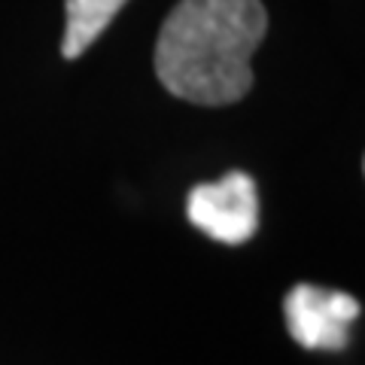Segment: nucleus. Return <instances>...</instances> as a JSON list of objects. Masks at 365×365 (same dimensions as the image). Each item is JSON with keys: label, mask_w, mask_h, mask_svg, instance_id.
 I'll return each instance as SVG.
<instances>
[{"label": "nucleus", "mask_w": 365, "mask_h": 365, "mask_svg": "<svg viewBox=\"0 0 365 365\" xmlns=\"http://www.w3.org/2000/svg\"><path fill=\"white\" fill-rule=\"evenodd\" d=\"M268 31L262 0H180L155 43V73L180 101L225 107L253 86L250 58Z\"/></svg>", "instance_id": "obj_1"}, {"label": "nucleus", "mask_w": 365, "mask_h": 365, "mask_svg": "<svg viewBox=\"0 0 365 365\" xmlns=\"http://www.w3.org/2000/svg\"><path fill=\"white\" fill-rule=\"evenodd\" d=\"M189 222L220 244H244L259 228L256 182L244 170H232L216 182H201L186 198Z\"/></svg>", "instance_id": "obj_2"}, {"label": "nucleus", "mask_w": 365, "mask_h": 365, "mask_svg": "<svg viewBox=\"0 0 365 365\" xmlns=\"http://www.w3.org/2000/svg\"><path fill=\"white\" fill-rule=\"evenodd\" d=\"M283 317L295 344L332 353L350 344V323L359 317V302L335 289L299 283L283 299Z\"/></svg>", "instance_id": "obj_3"}, {"label": "nucleus", "mask_w": 365, "mask_h": 365, "mask_svg": "<svg viewBox=\"0 0 365 365\" xmlns=\"http://www.w3.org/2000/svg\"><path fill=\"white\" fill-rule=\"evenodd\" d=\"M125 4L128 0H67V25L61 40L64 58H79L107 31V25Z\"/></svg>", "instance_id": "obj_4"}]
</instances>
